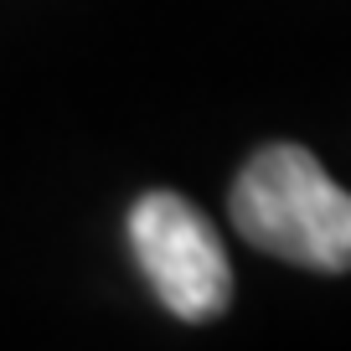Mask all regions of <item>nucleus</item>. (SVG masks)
Listing matches in <instances>:
<instances>
[{
  "mask_svg": "<svg viewBox=\"0 0 351 351\" xmlns=\"http://www.w3.org/2000/svg\"><path fill=\"white\" fill-rule=\"evenodd\" d=\"M228 207L253 248L320 274L351 269V191L300 145H263L238 171Z\"/></svg>",
  "mask_w": 351,
  "mask_h": 351,
  "instance_id": "obj_1",
  "label": "nucleus"
},
{
  "mask_svg": "<svg viewBox=\"0 0 351 351\" xmlns=\"http://www.w3.org/2000/svg\"><path fill=\"white\" fill-rule=\"evenodd\" d=\"M130 248L160 305L181 320H212L232 300V269L212 222L176 191H145L130 212Z\"/></svg>",
  "mask_w": 351,
  "mask_h": 351,
  "instance_id": "obj_2",
  "label": "nucleus"
}]
</instances>
